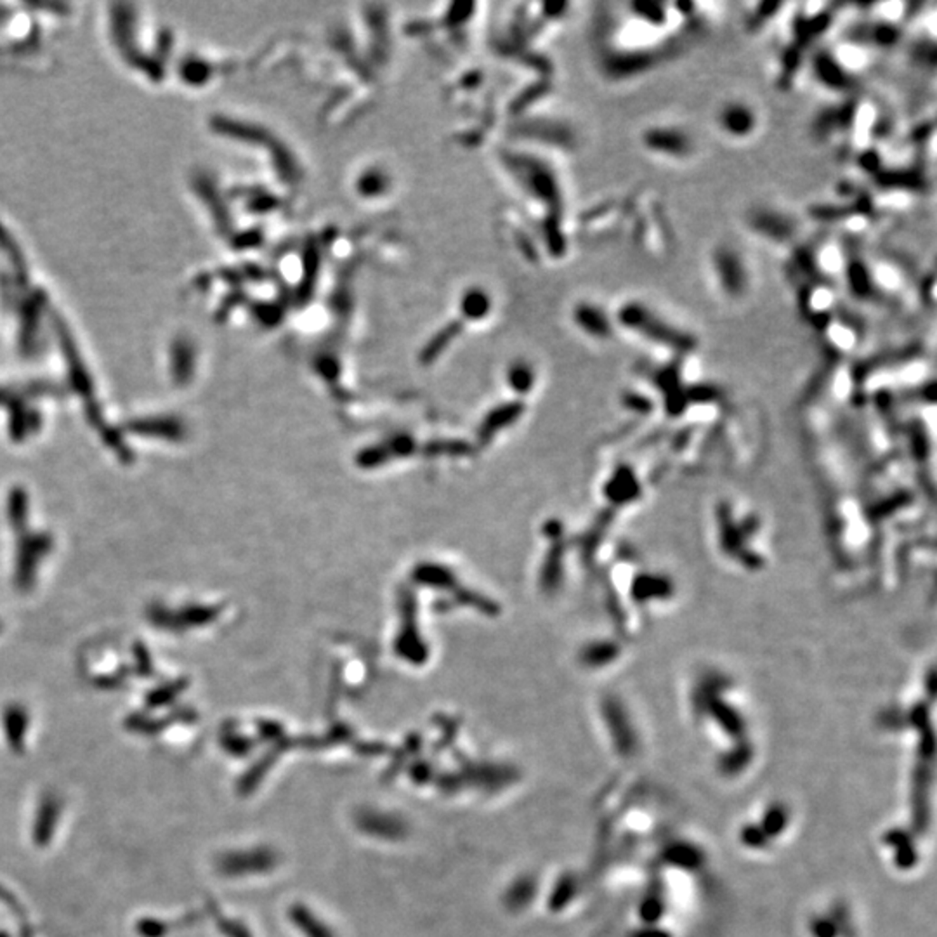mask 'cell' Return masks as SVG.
<instances>
[{
  "label": "cell",
  "mask_w": 937,
  "mask_h": 937,
  "mask_svg": "<svg viewBox=\"0 0 937 937\" xmlns=\"http://www.w3.org/2000/svg\"><path fill=\"white\" fill-rule=\"evenodd\" d=\"M717 126L727 137L745 139L759 128V115L746 101H727L717 113Z\"/></svg>",
  "instance_id": "4"
},
{
  "label": "cell",
  "mask_w": 937,
  "mask_h": 937,
  "mask_svg": "<svg viewBox=\"0 0 937 937\" xmlns=\"http://www.w3.org/2000/svg\"><path fill=\"white\" fill-rule=\"evenodd\" d=\"M640 143L648 151L670 160H686L695 151L693 137L676 126L648 128L640 134Z\"/></svg>",
  "instance_id": "2"
},
{
  "label": "cell",
  "mask_w": 937,
  "mask_h": 937,
  "mask_svg": "<svg viewBox=\"0 0 937 937\" xmlns=\"http://www.w3.org/2000/svg\"><path fill=\"white\" fill-rule=\"evenodd\" d=\"M712 271L725 298H742L748 289V270L736 249L723 245L712 254Z\"/></svg>",
  "instance_id": "1"
},
{
  "label": "cell",
  "mask_w": 937,
  "mask_h": 937,
  "mask_svg": "<svg viewBox=\"0 0 937 937\" xmlns=\"http://www.w3.org/2000/svg\"><path fill=\"white\" fill-rule=\"evenodd\" d=\"M28 517V498L24 490H14L9 497V521L14 530H23Z\"/></svg>",
  "instance_id": "7"
},
{
  "label": "cell",
  "mask_w": 937,
  "mask_h": 937,
  "mask_svg": "<svg viewBox=\"0 0 937 937\" xmlns=\"http://www.w3.org/2000/svg\"><path fill=\"white\" fill-rule=\"evenodd\" d=\"M132 432L143 436H156L166 440H179L183 436V427L175 421H145L130 424Z\"/></svg>",
  "instance_id": "6"
},
{
  "label": "cell",
  "mask_w": 937,
  "mask_h": 937,
  "mask_svg": "<svg viewBox=\"0 0 937 937\" xmlns=\"http://www.w3.org/2000/svg\"><path fill=\"white\" fill-rule=\"evenodd\" d=\"M51 547H52V538L45 533L24 535L20 540L18 561H16V585L20 589L26 591L32 587L37 566L45 554L51 551Z\"/></svg>",
  "instance_id": "3"
},
{
  "label": "cell",
  "mask_w": 937,
  "mask_h": 937,
  "mask_svg": "<svg viewBox=\"0 0 937 937\" xmlns=\"http://www.w3.org/2000/svg\"><path fill=\"white\" fill-rule=\"evenodd\" d=\"M575 318L592 336L606 339L611 334V318L602 309H599L596 304H582L576 309Z\"/></svg>",
  "instance_id": "5"
}]
</instances>
